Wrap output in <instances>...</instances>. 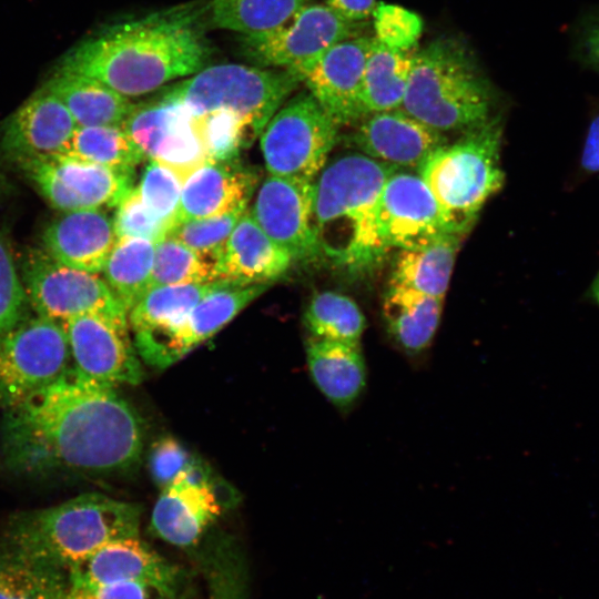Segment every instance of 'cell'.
I'll return each mask as SVG.
<instances>
[{"instance_id": "obj_37", "label": "cell", "mask_w": 599, "mask_h": 599, "mask_svg": "<svg viewBox=\"0 0 599 599\" xmlns=\"http://www.w3.org/2000/svg\"><path fill=\"white\" fill-rule=\"evenodd\" d=\"M303 319L312 337L328 341L359 343L366 327L365 316L356 302L333 291L314 294Z\"/></svg>"}, {"instance_id": "obj_50", "label": "cell", "mask_w": 599, "mask_h": 599, "mask_svg": "<svg viewBox=\"0 0 599 599\" xmlns=\"http://www.w3.org/2000/svg\"><path fill=\"white\" fill-rule=\"evenodd\" d=\"M587 295L589 300L599 306V270L588 288Z\"/></svg>"}, {"instance_id": "obj_10", "label": "cell", "mask_w": 599, "mask_h": 599, "mask_svg": "<svg viewBox=\"0 0 599 599\" xmlns=\"http://www.w3.org/2000/svg\"><path fill=\"white\" fill-rule=\"evenodd\" d=\"M22 284L37 315L59 323L97 315L122 329L129 328L126 309L103 278L63 265L45 252L35 251L26 258Z\"/></svg>"}, {"instance_id": "obj_9", "label": "cell", "mask_w": 599, "mask_h": 599, "mask_svg": "<svg viewBox=\"0 0 599 599\" xmlns=\"http://www.w3.org/2000/svg\"><path fill=\"white\" fill-rule=\"evenodd\" d=\"M71 367L61 323L23 316L0 335V402L11 408L54 383Z\"/></svg>"}, {"instance_id": "obj_34", "label": "cell", "mask_w": 599, "mask_h": 599, "mask_svg": "<svg viewBox=\"0 0 599 599\" xmlns=\"http://www.w3.org/2000/svg\"><path fill=\"white\" fill-rule=\"evenodd\" d=\"M312 0H210V17L221 29L253 35L290 21Z\"/></svg>"}, {"instance_id": "obj_32", "label": "cell", "mask_w": 599, "mask_h": 599, "mask_svg": "<svg viewBox=\"0 0 599 599\" xmlns=\"http://www.w3.org/2000/svg\"><path fill=\"white\" fill-rule=\"evenodd\" d=\"M67 571L34 560L0 541V599H65Z\"/></svg>"}, {"instance_id": "obj_49", "label": "cell", "mask_w": 599, "mask_h": 599, "mask_svg": "<svg viewBox=\"0 0 599 599\" xmlns=\"http://www.w3.org/2000/svg\"><path fill=\"white\" fill-rule=\"evenodd\" d=\"M328 7L352 22H364L376 6V0H326Z\"/></svg>"}, {"instance_id": "obj_7", "label": "cell", "mask_w": 599, "mask_h": 599, "mask_svg": "<svg viewBox=\"0 0 599 599\" xmlns=\"http://www.w3.org/2000/svg\"><path fill=\"white\" fill-rule=\"evenodd\" d=\"M300 83L290 71L225 63L205 67L161 93L182 103L193 115L231 111L247 121L260 135Z\"/></svg>"}, {"instance_id": "obj_38", "label": "cell", "mask_w": 599, "mask_h": 599, "mask_svg": "<svg viewBox=\"0 0 599 599\" xmlns=\"http://www.w3.org/2000/svg\"><path fill=\"white\" fill-rule=\"evenodd\" d=\"M199 136L210 162L238 160L258 133L240 115L227 110H214L193 115Z\"/></svg>"}, {"instance_id": "obj_43", "label": "cell", "mask_w": 599, "mask_h": 599, "mask_svg": "<svg viewBox=\"0 0 599 599\" xmlns=\"http://www.w3.org/2000/svg\"><path fill=\"white\" fill-rule=\"evenodd\" d=\"M116 238L133 237L158 243L170 227L142 201L138 187H131L116 205L112 220Z\"/></svg>"}, {"instance_id": "obj_26", "label": "cell", "mask_w": 599, "mask_h": 599, "mask_svg": "<svg viewBox=\"0 0 599 599\" xmlns=\"http://www.w3.org/2000/svg\"><path fill=\"white\" fill-rule=\"evenodd\" d=\"M270 284H227L203 297L167 338L159 368H165L211 338Z\"/></svg>"}, {"instance_id": "obj_46", "label": "cell", "mask_w": 599, "mask_h": 599, "mask_svg": "<svg viewBox=\"0 0 599 599\" xmlns=\"http://www.w3.org/2000/svg\"><path fill=\"white\" fill-rule=\"evenodd\" d=\"M570 57L599 73V4L582 10L570 28Z\"/></svg>"}, {"instance_id": "obj_42", "label": "cell", "mask_w": 599, "mask_h": 599, "mask_svg": "<svg viewBox=\"0 0 599 599\" xmlns=\"http://www.w3.org/2000/svg\"><path fill=\"white\" fill-rule=\"evenodd\" d=\"M182 185L172 169L155 161L146 165L138 185L143 203L170 229L176 222Z\"/></svg>"}, {"instance_id": "obj_8", "label": "cell", "mask_w": 599, "mask_h": 599, "mask_svg": "<svg viewBox=\"0 0 599 599\" xmlns=\"http://www.w3.org/2000/svg\"><path fill=\"white\" fill-rule=\"evenodd\" d=\"M339 125L309 92L283 103L261 133L270 175L315 181L337 142Z\"/></svg>"}, {"instance_id": "obj_21", "label": "cell", "mask_w": 599, "mask_h": 599, "mask_svg": "<svg viewBox=\"0 0 599 599\" xmlns=\"http://www.w3.org/2000/svg\"><path fill=\"white\" fill-rule=\"evenodd\" d=\"M227 284H172L150 288L128 312L134 345L143 361L159 368L164 345L193 307L207 294Z\"/></svg>"}, {"instance_id": "obj_36", "label": "cell", "mask_w": 599, "mask_h": 599, "mask_svg": "<svg viewBox=\"0 0 599 599\" xmlns=\"http://www.w3.org/2000/svg\"><path fill=\"white\" fill-rule=\"evenodd\" d=\"M64 154L130 174L145 159L122 125L77 126Z\"/></svg>"}, {"instance_id": "obj_28", "label": "cell", "mask_w": 599, "mask_h": 599, "mask_svg": "<svg viewBox=\"0 0 599 599\" xmlns=\"http://www.w3.org/2000/svg\"><path fill=\"white\" fill-rule=\"evenodd\" d=\"M443 300L389 283L382 303V316L394 343L405 353L426 351L439 326Z\"/></svg>"}, {"instance_id": "obj_15", "label": "cell", "mask_w": 599, "mask_h": 599, "mask_svg": "<svg viewBox=\"0 0 599 599\" xmlns=\"http://www.w3.org/2000/svg\"><path fill=\"white\" fill-rule=\"evenodd\" d=\"M314 181L270 175L248 211L262 231L293 261L319 260L313 227Z\"/></svg>"}, {"instance_id": "obj_45", "label": "cell", "mask_w": 599, "mask_h": 599, "mask_svg": "<svg viewBox=\"0 0 599 599\" xmlns=\"http://www.w3.org/2000/svg\"><path fill=\"white\" fill-rule=\"evenodd\" d=\"M27 302L12 252L0 235V335L13 327L23 316Z\"/></svg>"}, {"instance_id": "obj_44", "label": "cell", "mask_w": 599, "mask_h": 599, "mask_svg": "<svg viewBox=\"0 0 599 599\" xmlns=\"http://www.w3.org/2000/svg\"><path fill=\"white\" fill-rule=\"evenodd\" d=\"M372 16L375 38L389 48L408 52L422 35V18L400 6L379 2Z\"/></svg>"}, {"instance_id": "obj_20", "label": "cell", "mask_w": 599, "mask_h": 599, "mask_svg": "<svg viewBox=\"0 0 599 599\" xmlns=\"http://www.w3.org/2000/svg\"><path fill=\"white\" fill-rule=\"evenodd\" d=\"M353 142L362 154L396 167H419L446 138L402 108L359 119Z\"/></svg>"}, {"instance_id": "obj_24", "label": "cell", "mask_w": 599, "mask_h": 599, "mask_svg": "<svg viewBox=\"0 0 599 599\" xmlns=\"http://www.w3.org/2000/svg\"><path fill=\"white\" fill-rule=\"evenodd\" d=\"M257 180L237 160L204 163L183 181L175 223L246 209Z\"/></svg>"}, {"instance_id": "obj_19", "label": "cell", "mask_w": 599, "mask_h": 599, "mask_svg": "<svg viewBox=\"0 0 599 599\" xmlns=\"http://www.w3.org/2000/svg\"><path fill=\"white\" fill-rule=\"evenodd\" d=\"M75 128L65 105L42 87L7 119L2 149L19 165L64 154Z\"/></svg>"}, {"instance_id": "obj_40", "label": "cell", "mask_w": 599, "mask_h": 599, "mask_svg": "<svg viewBox=\"0 0 599 599\" xmlns=\"http://www.w3.org/2000/svg\"><path fill=\"white\" fill-rule=\"evenodd\" d=\"M246 209L223 215L175 223L167 233L214 265Z\"/></svg>"}, {"instance_id": "obj_16", "label": "cell", "mask_w": 599, "mask_h": 599, "mask_svg": "<svg viewBox=\"0 0 599 599\" xmlns=\"http://www.w3.org/2000/svg\"><path fill=\"white\" fill-rule=\"evenodd\" d=\"M377 222L387 250L418 247L453 233L420 175L397 169L380 192Z\"/></svg>"}, {"instance_id": "obj_5", "label": "cell", "mask_w": 599, "mask_h": 599, "mask_svg": "<svg viewBox=\"0 0 599 599\" xmlns=\"http://www.w3.org/2000/svg\"><path fill=\"white\" fill-rule=\"evenodd\" d=\"M491 91L474 54L439 38L413 54L402 109L440 131H466L489 119Z\"/></svg>"}, {"instance_id": "obj_30", "label": "cell", "mask_w": 599, "mask_h": 599, "mask_svg": "<svg viewBox=\"0 0 599 599\" xmlns=\"http://www.w3.org/2000/svg\"><path fill=\"white\" fill-rule=\"evenodd\" d=\"M461 238L447 233L425 245L398 250L390 283L444 300Z\"/></svg>"}, {"instance_id": "obj_29", "label": "cell", "mask_w": 599, "mask_h": 599, "mask_svg": "<svg viewBox=\"0 0 599 599\" xmlns=\"http://www.w3.org/2000/svg\"><path fill=\"white\" fill-rule=\"evenodd\" d=\"M43 87L68 109L77 126L121 125L133 103L103 82L58 69Z\"/></svg>"}, {"instance_id": "obj_2", "label": "cell", "mask_w": 599, "mask_h": 599, "mask_svg": "<svg viewBox=\"0 0 599 599\" xmlns=\"http://www.w3.org/2000/svg\"><path fill=\"white\" fill-rule=\"evenodd\" d=\"M201 17L190 3L113 24L71 49L59 69L126 98L151 93L207 67L212 51Z\"/></svg>"}, {"instance_id": "obj_17", "label": "cell", "mask_w": 599, "mask_h": 599, "mask_svg": "<svg viewBox=\"0 0 599 599\" xmlns=\"http://www.w3.org/2000/svg\"><path fill=\"white\" fill-rule=\"evenodd\" d=\"M68 338L71 366L83 376L111 386L138 385L143 369L128 331L97 315L61 323Z\"/></svg>"}, {"instance_id": "obj_51", "label": "cell", "mask_w": 599, "mask_h": 599, "mask_svg": "<svg viewBox=\"0 0 599 599\" xmlns=\"http://www.w3.org/2000/svg\"><path fill=\"white\" fill-rule=\"evenodd\" d=\"M0 183H1V176H0Z\"/></svg>"}, {"instance_id": "obj_14", "label": "cell", "mask_w": 599, "mask_h": 599, "mask_svg": "<svg viewBox=\"0 0 599 599\" xmlns=\"http://www.w3.org/2000/svg\"><path fill=\"white\" fill-rule=\"evenodd\" d=\"M69 587H98L118 582H142L191 595L190 570L170 561L140 537L108 542L71 565Z\"/></svg>"}, {"instance_id": "obj_12", "label": "cell", "mask_w": 599, "mask_h": 599, "mask_svg": "<svg viewBox=\"0 0 599 599\" xmlns=\"http://www.w3.org/2000/svg\"><path fill=\"white\" fill-rule=\"evenodd\" d=\"M121 125L145 159L169 166L183 181L210 162L193 114L163 93L133 103Z\"/></svg>"}, {"instance_id": "obj_27", "label": "cell", "mask_w": 599, "mask_h": 599, "mask_svg": "<svg viewBox=\"0 0 599 599\" xmlns=\"http://www.w3.org/2000/svg\"><path fill=\"white\" fill-rule=\"evenodd\" d=\"M307 366L317 388L337 408L348 409L366 387V364L359 343L312 337Z\"/></svg>"}, {"instance_id": "obj_1", "label": "cell", "mask_w": 599, "mask_h": 599, "mask_svg": "<svg viewBox=\"0 0 599 599\" xmlns=\"http://www.w3.org/2000/svg\"><path fill=\"white\" fill-rule=\"evenodd\" d=\"M3 446L12 467L31 474H112L135 467L143 426L114 386L72 366L54 383L8 408Z\"/></svg>"}, {"instance_id": "obj_11", "label": "cell", "mask_w": 599, "mask_h": 599, "mask_svg": "<svg viewBox=\"0 0 599 599\" xmlns=\"http://www.w3.org/2000/svg\"><path fill=\"white\" fill-rule=\"evenodd\" d=\"M363 22H352L326 3H309L285 24L268 32L243 35V55L260 68L302 74L331 47L358 37Z\"/></svg>"}, {"instance_id": "obj_4", "label": "cell", "mask_w": 599, "mask_h": 599, "mask_svg": "<svg viewBox=\"0 0 599 599\" xmlns=\"http://www.w3.org/2000/svg\"><path fill=\"white\" fill-rule=\"evenodd\" d=\"M142 507L99 493L13 517L0 541L63 570L103 545L139 537Z\"/></svg>"}, {"instance_id": "obj_25", "label": "cell", "mask_w": 599, "mask_h": 599, "mask_svg": "<svg viewBox=\"0 0 599 599\" xmlns=\"http://www.w3.org/2000/svg\"><path fill=\"white\" fill-rule=\"evenodd\" d=\"M292 262L291 255L262 231L246 210L215 263V281L271 284L287 272Z\"/></svg>"}, {"instance_id": "obj_33", "label": "cell", "mask_w": 599, "mask_h": 599, "mask_svg": "<svg viewBox=\"0 0 599 599\" xmlns=\"http://www.w3.org/2000/svg\"><path fill=\"white\" fill-rule=\"evenodd\" d=\"M155 243L118 238L102 270L103 280L129 312L150 290Z\"/></svg>"}, {"instance_id": "obj_31", "label": "cell", "mask_w": 599, "mask_h": 599, "mask_svg": "<svg viewBox=\"0 0 599 599\" xmlns=\"http://www.w3.org/2000/svg\"><path fill=\"white\" fill-rule=\"evenodd\" d=\"M412 63L410 51L389 48L372 37L361 92L365 115L402 108Z\"/></svg>"}, {"instance_id": "obj_22", "label": "cell", "mask_w": 599, "mask_h": 599, "mask_svg": "<svg viewBox=\"0 0 599 599\" xmlns=\"http://www.w3.org/2000/svg\"><path fill=\"white\" fill-rule=\"evenodd\" d=\"M224 506L211 486L180 477L161 489L151 516V531L173 546L193 551Z\"/></svg>"}, {"instance_id": "obj_13", "label": "cell", "mask_w": 599, "mask_h": 599, "mask_svg": "<svg viewBox=\"0 0 599 599\" xmlns=\"http://www.w3.org/2000/svg\"><path fill=\"white\" fill-rule=\"evenodd\" d=\"M47 202L60 212L116 206L132 174L68 154L20 164Z\"/></svg>"}, {"instance_id": "obj_47", "label": "cell", "mask_w": 599, "mask_h": 599, "mask_svg": "<svg viewBox=\"0 0 599 599\" xmlns=\"http://www.w3.org/2000/svg\"><path fill=\"white\" fill-rule=\"evenodd\" d=\"M191 595L142 582L69 587L65 599H189Z\"/></svg>"}, {"instance_id": "obj_6", "label": "cell", "mask_w": 599, "mask_h": 599, "mask_svg": "<svg viewBox=\"0 0 599 599\" xmlns=\"http://www.w3.org/2000/svg\"><path fill=\"white\" fill-rule=\"evenodd\" d=\"M502 125L498 118L463 131L437 148L417 169L453 233L464 236L486 202L504 185Z\"/></svg>"}, {"instance_id": "obj_18", "label": "cell", "mask_w": 599, "mask_h": 599, "mask_svg": "<svg viewBox=\"0 0 599 599\" xmlns=\"http://www.w3.org/2000/svg\"><path fill=\"white\" fill-rule=\"evenodd\" d=\"M370 41L364 35L343 40L302 74L308 92L339 126L365 115L361 92Z\"/></svg>"}, {"instance_id": "obj_41", "label": "cell", "mask_w": 599, "mask_h": 599, "mask_svg": "<svg viewBox=\"0 0 599 599\" xmlns=\"http://www.w3.org/2000/svg\"><path fill=\"white\" fill-rule=\"evenodd\" d=\"M149 467L153 481L163 489L179 477H204L212 469L177 439L165 436L158 439L149 454Z\"/></svg>"}, {"instance_id": "obj_48", "label": "cell", "mask_w": 599, "mask_h": 599, "mask_svg": "<svg viewBox=\"0 0 599 599\" xmlns=\"http://www.w3.org/2000/svg\"><path fill=\"white\" fill-rule=\"evenodd\" d=\"M580 167L586 173L599 172V114L592 118L580 158Z\"/></svg>"}, {"instance_id": "obj_3", "label": "cell", "mask_w": 599, "mask_h": 599, "mask_svg": "<svg viewBox=\"0 0 599 599\" xmlns=\"http://www.w3.org/2000/svg\"><path fill=\"white\" fill-rule=\"evenodd\" d=\"M396 166L362 153L326 163L314 181L313 227L319 258L349 275L372 272L388 250L377 211L380 192Z\"/></svg>"}, {"instance_id": "obj_23", "label": "cell", "mask_w": 599, "mask_h": 599, "mask_svg": "<svg viewBox=\"0 0 599 599\" xmlns=\"http://www.w3.org/2000/svg\"><path fill=\"white\" fill-rule=\"evenodd\" d=\"M112 220L100 209L63 212L44 230V252L57 262L98 274L116 242Z\"/></svg>"}, {"instance_id": "obj_35", "label": "cell", "mask_w": 599, "mask_h": 599, "mask_svg": "<svg viewBox=\"0 0 599 599\" xmlns=\"http://www.w3.org/2000/svg\"><path fill=\"white\" fill-rule=\"evenodd\" d=\"M207 599H252L247 559L231 540L221 539L194 551Z\"/></svg>"}, {"instance_id": "obj_39", "label": "cell", "mask_w": 599, "mask_h": 599, "mask_svg": "<svg viewBox=\"0 0 599 599\" xmlns=\"http://www.w3.org/2000/svg\"><path fill=\"white\" fill-rule=\"evenodd\" d=\"M214 281L215 265L177 240L166 236L155 244L150 288Z\"/></svg>"}]
</instances>
